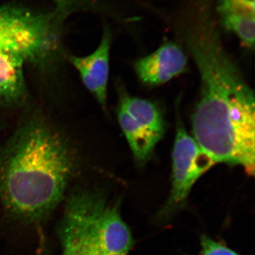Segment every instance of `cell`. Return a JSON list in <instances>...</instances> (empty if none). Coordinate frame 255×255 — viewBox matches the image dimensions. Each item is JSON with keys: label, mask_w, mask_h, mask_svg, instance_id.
Instances as JSON below:
<instances>
[{"label": "cell", "mask_w": 255, "mask_h": 255, "mask_svg": "<svg viewBox=\"0 0 255 255\" xmlns=\"http://www.w3.org/2000/svg\"><path fill=\"white\" fill-rule=\"evenodd\" d=\"M186 41L201 77L192 118L194 140L215 163L255 174V101L209 18L193 25Z\"/></svg>", "instance_id": "1"}, {"label": "cell", "mask_w": 255, "mask_h": 255, "mask_svg": "<svg viewBox=\"0 0 255 255\" xmlns=\"http://www.w3.org/2000/svg\"><path fill=\"white\" fill-rule=\"evenodd\" d=\"M76 160L63 137L40 122L18 130L0 152V198L18 219L34 221L63 200Z\"/></svg>", "instance_id": "2"}, {"label": "cell", "mask_w": 255, "mask_h": 255, "mask_svg": "<svg viewBox=\"0 0 255 255\" xmlns=\"http://www.w3.org/2000/svg\"><path fill=\"white\" fill-rule=\"evenodd\" d=\"M56 43L57 23L53 14L0 6V52L38 60L49 54Z\"/></svg>", "instance_id": "3"}, {"label": "cell", "mask_w": 255, "mask_h": 255, "mask_svg": "<svg viewBox=\"0 0 255 255\" xmlns=\"http://www.w3.org/2000/svg\"><path fill=\"white\" fill-rule=\"evenodd\" d=\"M105 204L100 193L78 191L70 194L58 227L64 255H101L96 221Z\"/></svg>", "instance_id": "4"}, {"label": "cell", "mask_w": 255, "mask_h": 255, "mask_svg": "<svg viewBox=\"0 0 255 255\" xmlns=\"http://www.w3.org/2000/svg\"><path fill=\"white\" fill-rule=\"evenodd\" d=\"M117 118L137 163L145 164L165 130L158 107L150 101L131 97L123 91L119 96Z\"/></svg>", "instance_id": "5"}, {"label": "cell", "mask_w": 255, "mask_h": 255, "mask_svg": "<svg viewBox=\"0 0 255 255\" xmlns=\"http://www.w3.org/2000/svg\"><path fill=\"white\" fill-rule=\"evenodd\" d=\"M214 164L179 120L172 152V189L161 216L165 217L181 209L195 183Z\"/></svg>", "instance_id": "6"}, {"label": "cell", "mask_w": 255, "mask_h": 255, "mask_svg": "<svg viewBox=\"0 0 255 255\" xmlns=\"http://www.w3.org/2000/svg\"><path fill=\"white\" fill-rule=\"evenodd\" d=\"M187 65L184 50L177 43L169 41L150 55L137 60L135 70L145 85L157 86L187 72Z\"/></svg>", "instance_id": "7"}, {"label": "cell", "mask_w": 255, "mask_h": 255, "mask_svg": "<svg viewBox=\"0 0 255 255\" xmlns=\"http://www.w3.org/2000/svg\"><path fill=\"white\" fill-rule=\"evenodd\" d=\"M111 41L110 32L106 29L98 48L93 53L87 56H70L69 58L80 74L84 85L105 108L107 106Z\"/></svg>", "instance_id": "8"}, {"label": "cell", "mask_w": 255, "mask_h": 255, "mask_svg": "<svg viewBox=\"0 0 255 255\" xmlns=\"http://www.w3.org/2000/svg\"><path fill=\"white\" fill-rule=\"evenodd\" d=\"M96 238L101 255H128L133 246L132 233L120 214L119 202L105 205L96 221Z\"/></svg>", "instance_id": "9"}, {"label": "cell", "mask_w": 255, "mask_h": 255, "mask_svg": "<svg viewBox=\"0 0 255 255\" xmlns=\"http://www.w3.org/2000/svg\"><path fill=\"white\" fill-rule=\"evenodd\" d=\"M26 58L17 53L0 52V104L11 105L26 96L23 64Z\"/></svg>", "instance_id": "10"}, {"label": "cell", "mask_w": 255, "mask_h": 255, "mask_svg": "<svg viewBox=\"0 0 255 255\" xmlns=\"http://www.w3.org/2000/svg\"><path fill=\"white\" fill-rule=\"evenodd\" d=\"M223 26L232 32L246 48L255 45V6L238 2L235 0H221L219 6Z\"/></svg>", "instance_id": "11"}, {"label": "cell", "mask_w": 255, "mask_h": 255, "mask_svg": "<svg viewBox=\"0 0 255 255\" xmlns=\"http://www.w3.org/2000/svg\"><path fill=\"white\" fill-rule=\"evenodd\" d=\"M201 247L199 255H240L226 245L204 235L201 237Z\"/></svg>", "instance_id": "12"}, {"label": "cell", "mask_w": 255, "mask_h": 255, "mask_svg": "<svg viewBox=\"0 0 255 255\" xmlns=\"http://www.w3.org/2000/svg\"><path fill=\"white\" fill-rule=\"evenodd\" d=\"M55 1L58 4V6H61L64 9L73 3L74 0H55Z\"/></svg>", "instance_id": "13"}, {"label": "cell", "mask_w": 255, "mask_h": 255, "mask_svg": "<svg viewBox=\"0 0 255 255\" xmlns=\"http://www.w3.org/2000/svg\"><path fill=\"white\" fill-rule=\"evenodd\" d=\"M37 255H47L46 254V253H39V254H38Z\"/></svg>", "instance_id": "14"}, {"label": "cell", "mask_w": 255, "mask_h": 255, "mask_svg": "<svg viewBox=\"0 0 255 255\" xmlns=\"http://www.w3.org/2000/svg\"><path fill=\"white\" fill-rule=\"evenodd\" d=\"M63 255H64L63 254Z\"/></svg>", "instance_id": "15"}]
</instances>
